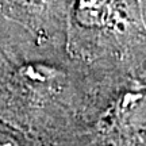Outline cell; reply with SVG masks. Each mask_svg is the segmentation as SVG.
Returning <instances> with one entry per match:
<instances>
[{
	"instance_id": "obj_1",
	"label": "cell",
	"mask_w": 146,
	"mask_h": 146,
	"mask_svg": "<svg viewBox=\"0 0 146 146\" xmlns=\"http://www.w3.org/2000/svg\"><path fill=\"white\" fill-rule=\"evenodd\" d=\"M23 74L27 76L29 78H31L33 81H47L56 74L53 72V69L46 68V66H27L23 69Z\"/></svg>"
},
{
	"instance_id": "obj_2",
	"label": "cell",
	"mask_w": 146,
	"mask_h": 146,
	"mask_svg": "<svg viewBox=\"0 0 146 146\" xmlns=\"http://www.w3.org/2000/svg\"><path fill=\"white\" fill-rule=\"evenodd\" d=\"M0 146H21L14 137L0 133Z\"/></svg>"
}]
</instances>
